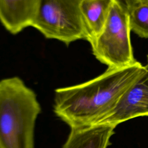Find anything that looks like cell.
I'll return each instance as SVG.
<instances>
[{"label": "cell", "instance_id": "cell-8", "mask_svg": "<svg viewBox=\"0 0 148 148\" xmlns=\"http://www.w3.org/2000/svg\"><path fill=\"white\" fill-rule=\"evenodd\" d=\"M112 0H80V9L90 45L102 33Z\"/></svg>", "mask_w": 148, "mask_h": 148}, {"label": "cell", "instance_id": "cell-5", "mask_svg": "<svg viewBox=\"0 0 148 148\" xmlns=\"http://www.w3.org/2000/svg\"><path fill=\"white\" fill-rule=\"evenodd\" d=\"M146 72L130 87L99 124L117 126L130 119L148 116V62Z\"/></svg>", "mask_w": 148, "mask_h": 148}, {"label": "cell", "instance_id": "cell-3", "mask_svg": "<svg viewBox=\"0 0 148 148\" xmlns=\"http://www.w3.org/2000/svg\"><path fill=\"white\" fill-rule=\"evenodd\" d=\"M128 16L124 1L112 0L102 33L91 44L92 53L108 68H122L138 61L134 56Z\"/></svg>", "mask_w": 148, "mask_h": 148}, {"label": "cell", "instance_id": "cell-6", "mask_svg": "<svg viewBox=\"0 0 148 148\" xmlns=\"http://www.w3.org/2000/svg\"><path fill=\"white\" fill-rule=\"evenodd\" d=\"M40 0H0V22L13 35L32 27L37 17Z\"/></svg>", "mask_w": 148, "mask_h": 148}, {"label": "cell", "instance_id": "cell-10", "mask_svg": "<svg viewBox=\"0 0 148 148\" xmlns=\"http://www.w3.org/2000/svg\"><path fill=\"white\" fill-rule=\"evenodd\" d=\"M147 62H148V54L147 55Z\"/></svg>", "mask_w": 148, "mask_h": 148}, {"label": "cell", "instance_id": "cell-1", "mask_svg": "<svg viewBox=\"0 0 148 148\" xmlns=\"http://www.w3.org/2000/svg\"><path fill=\"white\" fill-rule=\"evenodd\" d=\"M146 71V66L137 61L122 68H108L86 82L58 88L54 112L71 128L98 124Z\"/></svg>", "mask_w": 148, "mask_h": 148}, {"label": "cell", "instance_id": "cell-7", "mask_svg": "<svg viewBox=\"0 0 148 148\" xmlns=\"http://www.w3.org/2000/svg\"><path fill=\"white\" fill-rule=\"evenodd\" d=\"M116 125L98 124L71 128L62 148H107Z\"/></svg>", "mask_w": 148, "mask_h": 148}, {"label": "cell", "instance_id": "cell-9", "mask_svg": "<svg viewBox=\"0 0 148 148\" xmlns=\"http://www.w3.org/2000/svg\"><path fill=\"white\" fill-rule=\"evenodd\" d=\"M125 5L131 31L148 39V0H126Z\"/></svg>", "mask_w": 148, "mask_h": 148}, {"label": "cell", "instance_id": "cell-2", "mask_svg": "<svg viewBox=\"0 0 148 148\" xmlns=\"http://www.w3.org/2000/svg\"><path fill=\"white\" fill-rule=\"evenodd\" d=\"M40 105L35 92L17 76L0 80V148H34Z\"/></svg>", "mask_w": 148, "mask_h": 148}, {"label": "cell", "instance_id": "cell-4", "mask_svg": "<svg viewBox=\"0 0 148 148\" xmlns=\"http://www.w3.org/2000/svg\"><path fill=\"white\" fill-rule=\"evenodd\" d=\"M80 0H40L32 27L46 38L68 46L80 39L87 40L80 9Z\"/></svg>", "mask_w": 148, "mask_h": 148}]
</instances>
